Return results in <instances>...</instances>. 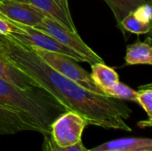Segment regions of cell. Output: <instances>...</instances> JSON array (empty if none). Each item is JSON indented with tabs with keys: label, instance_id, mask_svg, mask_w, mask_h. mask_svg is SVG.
I'll return each mask as SVG.
<instances>
[{
	"label": "cell",
	"instance_id": "16",
	"mask_svg": "<svg viewBox=\"0 0 152 151\" xmlns=\"http://www.w3.org/2000/svg\"><path fill=\"white\" fill-rule=\"evenodd\" d=\"M120 24L127 31L137 35L145 34L150 32L151 30V23H145L139 20L137 18H135L133 12H130L128 15H126L121 20Z\"/></svg>",
	"mask_w": 152,
	"mask_h": 151
},
{
	"label": "cell",
	"instance_id": "5",
	"mask_svg": "<svg viewBox=\"0 0 152 151\" xmlns=\"http://www.w3.org/2000/svg\"><path fill=\"white\" fill-rule=\"evenodd\" d=\"M11 22L19 28L18 31L10 34V36H13L14 38L39 49L54 52V53L69 56L70 58L74 59L77 62H86L85 59L81 55L72 51L71 49L66 47L65 45L61 44L60 42H58L55 38H53L50 35L41 30H38L31 26H27L13 21Z\"/></svg>",
	"mask_w": 152,
	"mask_h": 151
},
{
	"label": "cell",
	"instance_id": "14",
	"mask_svg": "<svg viewBox=\"0 0 152 151\" xmlns=\"http://www.w3.org/2000/svg\"><path fill=\"white\" fill-rule=\"evenodd\" d=\"M112 10L118 24L121 20L143 4H151V0H104Z\"/></svg>",
	"mask_w": 152,
	"mask_h": 151
},
{
	"label": "cell",
	"instance_id": "8",
	"mask_svg": "<svg viewBox=\"0 0 152 151\" xmlns=\"http://www.w3.org/2000/svg\"><path fill=\"white\" fill-rule=\"evenodd\" d=\"M23 131L45 134L43 129L27 116L0 104V134H15Z\"/></svg>",
	"mask_w": 152,
	"mask_h": 151
},
{
	"label": "cell",
	"instance_id": "19",
	"mask_svg": "<svg viewBox=\"0 0 152 151\" xmlns=\"http://www.w3.org/2000/svg\"><path fill=\"white\" fill-rule=\"evenodd\" d=\"M134 15L135 18H137L139 20L145 22V23H151L152 17V9L151 4H143L140 6H138L134 12Z\"/></svg>",
	"mask_w": 152,
	"mask_h": 151
},
{
	"label": "cell",
	"instance_id": "6",
	"mask_svg": "<svg viewBox=\"0 0 152 151\" xmlns=\"http://www.w3.org/2000/svg\"><path fill=\"white\" fill-rule=\"evenodd\" d=\"M87 125L80 115L73 111H66L53 122L50 134L57 145L72 146L82 141V134Z\"/></svg>",
	"mask_w": 152,
	"mask_h": 151
},
{
	"label": "cell",
	"instance_id": "9",
	"mask_svg": "<svg viewBox=\"0 0 152 151\" xmlns=\"http://www.w3.org/2000/svg\"><path fill=\"white\" fill-rule=\"evenodd\" d=\"M44 14L72 32H77L73 22L68 0H28Z\"/></svg>",
	"mask_w": 152,
	"mask_h": 151
},
{
	"label": "cell",
	"instance_id": "7",
	"mask_svg": "<svg viewBox=\"0 0 152 151\" xmlns=\"http://www.w3.org/2000/svg\"><path fill=\"white\" fill-rule=\"evenodd\" d=\"M0 15L11 21L31 27L40 23L45 17L43 12L30 3L19 0H1Z\"/></svg>",
	"mask_w": 152,
	"mask_h": 151
},
{
	"label": "cell",
	"instance_id": "1",
	"mask_svg": "<svg viewBox=\"0 0 152 151\" xmlns=\"http://www.w3.org/2000/svg\"><path fill=\"white\" fill-rule=\"evenodd\" d=\"M0 57L31 77L68 111L80 115L88 125L132 132L126 120L133 111L122 100L85 89L52 69L29 44L10 35H0Z\"/></svg>",
	"mask_w": 152,
	"mask_h": 151
},
{
	"label": "cell",
	"instance_id": "13",
	"mask_svg": "<svg viewBox=\"0 0 152 151\" xmlns=\"http://www.w3.org/2000/svg\"><path fill=\"white\" fill-rule=\"evenodd\" d=\"M90 75L94 82L102 91L119 81L118 72L114 69L104 64V62H97L93 64L92 73Z\"/></svg>",
	"mask_w": 152,
	"mask_h": 151
},
{
	"label": "cell",
	"instance_id": "4",
	"mask_svg": "<svg viewBox=\"0 0 152 151\" xmlns=\"http://www.w3.org/2000/svg\"><path fill=\"white\" fill-rule=\"evenodd\" d=\"M34 28L50 35L61 44L81 55L86 62L91 65L97 62H103L102 58L82 40L77 32H72L67 29L54 20L45 16L42 21Z\"/></svg>",
	"mask_w": 152,
	"mask_h": 151
},
{
	"label": "cell",
	"instance_id": "21",
	"mask_svg": "<svg viewBox=\"0 0 152 151\" xmlns=\"http://www.w3.org/2000/svg\"><path fill=\"white\" fill-rule=\"evenodd\" d=\"M1 1V0H0ZM19 1H24V2H28V0H19Z\"/></svg>",
	"mask_w": 152,
	"mask_h": 151
},
{
	"label": "cell",
	"instance_id": "12",
	"mask_svg": "<svg viewBox=\"0 0 152 151\" xmlns=\"http://www.w3.org/2000/svg\"><path fill=\"white\" fill-rule=\"evenodd\" d=\"M126 62L129 65L152 64V48L147 42L137 41L128 45L126 49Z\"/></svg>",
	"mask_w": 152,
	"mask_h": 151
},
{
	"label": "cell",
	"instance_id": "18",
	"mask_svg": "<svg viewBox=\"0 0 152 151\" xmlns=\"http://www.w3.org/2000/svg\"><path fill=\"white\" fill-rule=\"evenodd\" d=\"M136 102H138L148 115V121L152 123V90L151 87L143 88L136 93Z\"/></svg>",
	"mask_w": 152,
	"mask_h": 151
},
{
	"label": "cell",
	"instance_id": "10",
	"mask_svg": "<svg viewBox=\"0 0 152 151\" xmlns=\"http://www.w3.org/2000/svg\"><path fill=\"white\" fill-rule=\"evenodd\" d=\"M88 151H152L150 138H123L107 142Z\"/></svg>",
	"mask_w": 152,
	"mask_h": 151
},
{
	"label": "cell",
	"instance_id": "2",
	"mask_svg": "<svg viewBox=\"0 0 152 151\" xmlns=\"http://www.w3.org/2000/svg\"><path fill=\"white\" fill-rule=\"evenodd\" d=\"M0 104L31 118L45 133H50L53 122L68 111L55 97L42 87L20 89L1 78Z\"/></svg>",
	"mask_w": 152,
	"mask_h": 151
},
{
	"label": "cell",
	"instance_id": "11",
	"mask_svg": "<svg viewBox=\"0 0 152 151\" xmlns=\"http://www.w3.org/2000/svg\"><path fill=\"white\" fill-rule=\"evenodd\" d=\"M0 78L20 89L31 90L41 87L31 77L25 74L0 57Z\"/></svg>",
	"mask_w": 152,
	"mask_h": 151
},
{
	"label": "cell",
	"instance_id": "20",
	"mask_svg": "<svg viewBox=\"0 0 152 151\" xmlns=\"http://www.w3.org/2000/svg\"><path fill=\"white\" fill-rule=\"evenodd\" d=\"M18 30L19 28L16 26H14L10 20H6L5 18L0 15V35L8 36Z\"/></svg>",
	"mask_w": 152,
	"mask_h": 151
},
{
	"label": "cell",
	"instance_id": "3",
	"mask_svg": "<svg viewBox=\"0 0 152 151\" xmlns=\"http://www.w3.org/2000/svg\"><path fill=\"white\" fill-rule=\"evenodd\" d=\"M30 46L45 62H46L52 69H53L57 72L61 73L64 77L74 81L77 85L90 92L105 95L103 91L94 82L91 75L83 68H81L77 63V61H76L74 59L61 53L45 51L34 47L32 45Z\"/></svg>",
	"mask_w": 152,
	"mask_h": 151
},
{
	"label": "cell",
	"instance_id": "17",
	"mask_svg": "<svg viewBox=\"0 0 152 151\" xmlns=\"http://www.w3.org/2000/svg\"><path fill=\"white\" fill-rule=\"evenodd\" d=\"M42 135L44 138L42 145L43 151H88V150L84 146L82 141L72 146L61 147L53 142L50 133H45Z\"/></svg>",
	"mask_w": 152,
	"mask_h": 151
},
{
	"label": "cell",
	"instance_id": "15",
	"mask_svg": "<svg viewBox=\"0 0 152 151\" xmlns=\"http://www.w3.org/2000/svg\"><path fill=\"white\" fill-rule=\"evenodd\" d=\"M105 95L122 100V101H136V91L130 88L125 84L120 83L119 81L113 84L110 87L103 90Z\"/></svg>",
	"mask_w": 152,
	"mask_h": 151
}]
</instances>
